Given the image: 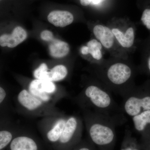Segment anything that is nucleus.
I'll return each mask as SVG.
<instances>
[{"mask_svg": "<svg viewBox=\"0 0 150 150\" xmlns=\"http://www.w3.org/2000/svg\"><path fill=\"white\" fill-rule=\"evenodd\" d=\"M80 100L86 110L106 116L117 126L126 121L122 109L115 102L110 91L104 85L95 82L89 84L81 94Z\"/></svg>", "mask_w": 150, "mask_h": 150, "instance_id": "nucleus-1", "label": "nucleus"}, {"mask_svg": "<svg viewBox=\"0 0 150 150\" xmlns=\"http://www.w3.org/2000/svg\"><path fill=\"white\" fill-rule=\"evenodd\" d=\"M86 110L85 120L88 139L98 150H113L116 142L117 124L104 115Z\"/></svg>", "mask_w": 150, "mask_h": 150, "instance_id": "nucleus-2", "label": "nucleus"}, {"mask_svg": "<svg viewBox=\"0 0 150 150\" xmlns=\"http://www.w3.org/2000/svg\"><path fill=\"white\" fill-rule=\"evenodd\" d=\"M104 86L110 91L123 97L131 90L129 83L133 71L130 66L123 62H116L102 67L100 71Z\"/></svg>", "mask_w": 150, "mask_h": 150, "instance_id": "nucleus-3", "label": "nucleus"}, {"mask_svg": "<svg viewBox=\"0 0 150 150\" xmlns=\"http://www.w3.org/2000/svg\"><path fill=\"white\" fill-rule=\"evenodd\" d=\"M92 31L97 40L111 55L123 60L128 58L127 51L119 45L108 26L101 23H96L93 25Z\"/></svg>", "mask_w": 150, "mask_h": 150, "instance_id": "nucleus-4", "label": "nucleus"}, {"mask_svg": "<svg viewBox=\"0 0 150 150\" xmlns=\"http://www.w3.org/2000/svg\"><path fill=\"white\" fill-rule=\"evenodd\" d=\"M119 45L126 51L134 46L135 29L131 22L125 19L116 18L108 22V25Z\"/></svg>", "mask_w": 150, "mask_h": 150, "instance_id": "nucleus-5", "label": "nucleus"}, {"mask_svg": "<svg viewBox=\"0 0 150 150\" xmlns=\"http://www.w3.org/2000/svg\"><path fill=\"white\" fill-rule=\"evenodd\" d=\"M123 98L121 109L124 113L131 117L145 110H150V95L142 94L131 89Z\"/></svg>", "mask_w": 150, "mask_h": 150, "instance_id": "nucleus-6", "label": "nucleus"}, {"mask_svg": "<svg viewBox=\"0 0 150 150\" xmlns=\"http://www.w3.org/2000/svg\"><path fill=\"white\" fill-rule=\"evenodd\" d=\"M81 132V123L76 117L71 116L67 119L64 130L59 140L65 149L69 150L79 143Z\"/></svg>", "mask_w": 150, "mask_h": 150, "instance_id": "nucleus-7", "label": "nucleus"}, {"mask_svg": "<svg viewBox=\"0 0 150 150\" xmlns=\"http://www.w3.org/2000/svg\"><path fill=\"white\" fill-rule=\"evenodd\" d=\"M56 89V86L53 82L36 79L31 82L29 86L30 93L44 101L50 99L49 95L54 93Z\"/></svg>", "mask_w": 150, "mask_h": 150, "instance_id": "nucleus-8", "label": "nucleus"}, {"mask_svg": "<svg viewBox=\"0 0 150 150\" xmlns=\"http://www.w3.org/2000/svg\"><path fill=\"white\" fill-rule=\"evenodd\" d=\"M103 47L96 39L90 40L80 48L81 54L86 56L90 62L97 65L101 64L103 59Z\"/></svg>", "mask_w": 150, "mask_h": 150, "instance_id": "nucleus-9", "label": "nucleus"}, {"mask_svg": "<svg viewBox=\"0 0 150 150\" xmlns=\"http://www.w3.org/2000/svg\"><path fill=\"white\" fill-rule=\"evenodd\" d=\"M27 37V33L25 30L21 26H17L14 29L11 34H3L0 36V46L15 48L23 42Z\"/></svg>", "mask_w": 150, "mask_h": 150, "instance_id": "nucleus-10", "label": "nucleus"}, {"mask_svg": "<svg viewBox=\"0 0 150 150\" xmlns=\"http://www.w3.org/2000/svg\"><path fill=\"white\" fill-rule=\"evenodd\" d=\"M48 20L56 27H64L72 23L74 17L68 11H54L48 14Z\"/></svg>", "mask_w": 150, "mask_h": 150, "instance_id": "nucleus-11", "label": "nucleus"}, {"mask_svg": "<svg viewBox=\"0 0 150 150\" xmlns=\"http://www.w3.org/2000/svg\"><path fill=\"white\" fill-rule=\"evenodd\" d=\"M18 99L22 106L29 110H35L42 104L41 100L25 90H23L20 92Z\"/></svg>", "mask_w": 150, "mask_h": 150, "instance_id": "nucleus-12", "label": "nucleus"}, {"mask_svg": "<svg viewBox=\"0 0 150 150\" xmlns=\"http://www.w3.org/2000/svg\"><path fill=\"white\" fill-rule=\"evenodd\" d=\"M50 55L55 58H62L69 53V45L65 41L55 39L51 41L49 46Z\"/></svg>", "mask_w": 150, "mask_h": 150, "instance_id": "nucleus-13", "label": "nucleus"}, {"mask_svg": "<svg viewBox=\"0 0 150 150\" xmlns=\"http://www.w3.org/2000/svg\"><path fill=\"white\" fill-rule=\"evenodd\" d=\"M11 150H38L37 144L31 138L27 137H16L12 141Z\"/></svg>", "mask_w": 150, "mask_h": 150, "instance_id": "nucleus-14", "label": "nucleus"}, {"mask_svg": "<svg viewBox=\"0 0 150 150\" xmlns=\"http://www.w3.org/2000/svg\"><path fill=\"white\" fill-rule=\"evenodd\" d=\"M134 128L138 132L145 133L150 126V110H145L132 117Z\"/></svg>", "mask_w": 150, "mask_h": 150, "instance_id": "nucleus-15", "label": "nucleus"}, {"mask_svg": "<svg viewBox=\"0 0 150 150\" xmlns=\"http://www.w3.org/2000/svg\"><path fill=\"white\" fill-rule=\"evenodd\" d=\"M68 73V69L64 65H57L48 71V80L52 82L62 81L67 77Z\"/></svg>", "mask_w": 150, "mask_h": 150, "instance_id": "nucleus-16", "label": "nucleus"}, {"mask_svg": "<svg viewBox=\"0 0 150 150\" xmlns=\"http://www.w3.org/2000/svg\"><path fill=\"white\" fill-rule=\"evenodd\" d=\"M67 120L65 119H59L57 121L54 127L47 133L48 140L51 142H58L62 136Z\"/></svg>", "mask_w": 150, "mask_h": 150, "instance_id": "nucleus-17", "label": "nucleus"}, {"mask_svg": "<svg viewBox=\"0 0 150 150\" xmlns=\"http://www.w3.org/2000/svg\"><path fill=\"white\" fill-rule=\"evenodd\" d=\"M120 150H140L137 141L132 137L131 131L128 129L125 131Z\"/></svg>", "mask_w": 150, "mask_h": 150, "instance_id": "nucleus-18", "label": "nucleus"}, {"mask_svg": "<svg viewBox=\"0 0 150 150\" xmlns=\"http://www.w3.org/2000/svg\"><path fill=\"white\" fill-rule=\"evenodd\" d=\"M48 73L47 65L45 63H43L34 71L33 75L36 79L48 80Z\"/></svg>", "mask_w": 150, "mask_h": 150, "instance_id": "nucleus-19", "label": "nucleus"}, {"mask_svg": "<svg viewBox=\"0 0 150 150\" xmlns=\"http://www.w3.org/2000/svg\"><path fill=\"white\" fill-rule=\"evenodd\" d=\"M12 139V135L8 131H0V150L6 146Z\"/></svg>", "mask_w": 150, "mask_h": 150, "instance_id": "nucleus-20", "label": "nucleus"}, {"mask_svg": "<svg viewBox=\"0 0 150 150\" xmlns=\"http://www.w3.org/2000/svg\"><path fill=\"white\" fill-rule=\"evenodd\" d=\"M75 146V148L69 150H98L89 139L85 142L79 143L77 146L76 145Z\"/></svg>", "mask_w": 150, "mask_h": 150, "instance_id": "nucleus-21", "label": "nucleus"}, {"mask_svg": "<svg viewBox=\"0 0 150 150\" xmlns=\"http://www.w3.org/2000/svg\"><path fill=\"white\" fill-rule=\"evenodd\" d=\"M141 21L146 28L150 30V9H146L144 11Z\"/></svg>", "mask_w": 150, "mask_h": 150, "instance_id": "nucleus-22", "label": "nucleus"}, {"mask_svg": "<svg viewBox=\"0 0 150 150\" xmlns=\"http://www.w3.org/2000/svg\"><path fill=\"white\" fill-rule=\"evenodd\" d=\"M40 37L42 40L48 42L52 41L54 39L53 33L48 30H45L42 31L40 34Z\"/></svg>", "mask_w": 150, "mask_h": 150, "instance_id": "nucleus-23", "label": "nucleus"}, {"mask_svg": "<svg viewBox=\"0 0 150 150\" xmlns=\"http://www.w3.org/2000/svg\"><path fill=\"white\" fill-rule=\"evenodd\" d=\"M103 0H80L81 5L86 6L90 4H97L101 2Z\"/></svg>", "mask_w": 150, "mask_h": 150, "instance_id": "nucleus-24", "label": "nucleus"}, {"mask_svg": "<svg viewBox=\"0 0 150 150\" xmlns=\"http://www.w3.org/2000/svg\"><path fill=\"white\" fill-rule=\"evenodd\" d=\"M6 96V93L5 91L2 88L0 87V103L4 100Z\"/></svg>", "mask_w": 150, "mask_h": 150, "instance_id": "nucleus-25", "label": "nucleus"}, {"mask_svg": "<svg viewBox=\"0 0 150 150\" xmlns=\"http://www.w3.org/2000/svg\"><path fill=\"white\" fill-rule=\"evenodd\" d=\"M145 149L146 150H150V138L149 139L146 138V142L145 143Z\"/></svg>", "mask_w": 150, "mask_h": 150, "instance_id": "nucleus-26", "label": "nucleus"}, {"mask_svg": "<svg viewBox=\"0 0 150 150\" xmlns=\"http://www.w3.org/2000/svg\"><path fill=\"white\" fill-rule=\"evenodd\" d=\"M148 68H149V71L150 72V57L149 58V60H148Z\"/></svg>", "mask_w": 150, "mask_h": 150, "instance_id": "nucleus-27", "label": "nucleus"}, {"mask_svg": "<svg viewBox=\"0 0 150 150\" xmlns=\"http://www.w3.org/2000/svg\"><path fill=\"white\" fill-rule=\"evenodd\" d=\"M0 1H1V0H0Z\"/></svg>", "mask_w": 150, "mask_h": 150, "instance_id": "nucleus-28", "label": "nucleus"}]
</instances>
